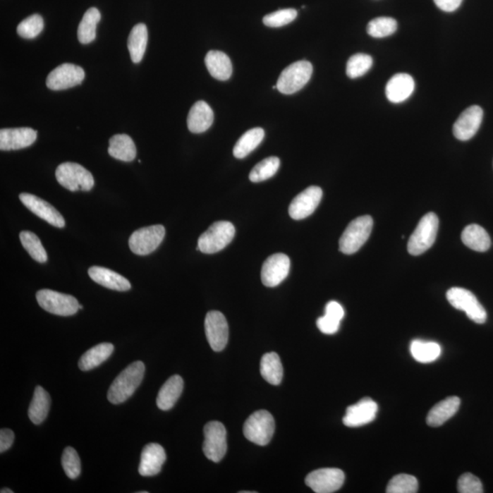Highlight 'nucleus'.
Returning <instances> with one entry per match:
<instances>
[{
	"instance_id": "f257e3e1",
	"label": "nucleus",
	"mask_w": 493,
	"mask_h": 493,
	"mask_svg": "<svg viewBox=\"0 0 493 493\" xmlns=\"http://www.w3.org/2000/svg\"><path fill=\"white\" fill-rule=\"evenodd\" d=\"M145 370L144 363L136 361L118 375L108 390L107 398L111 404H122L131 398L142 383Z\"/></svg>"
},
{
	"instance_id": "f03ea898",
	"label": "nucleus",
	"mask_w": 493,
	"mask_h": 493,
	"mask_svg": "<svg viewBox=\"0 0 493 493\" xmlns=\"http://www.w3.org/2000/svg\"><path fill=\"white\" fill-rule=\"evenodd\" d=\"M439 231V218L435 213L426 214L418 222L413 234L409 238L408 251L418 256L430 250L435 243Z\"/></svg>"
},
{
	"instance_id": "7ed1b4c3",
	"label": "nucleus",
	"mask_w": 493,
	"mask_h": 493,
	"mask_svg": "<svg viewBox=\"0 0 493 493\" xmlns=\"http://www.w3.org/2000/svg\"><path fill=\"white\" fill-rule=\"evenodd\" d=\"M373 224V219L370 216L358 217L350 222L340 238L341 252L347 255L358 252L370 237Z\"/></svg>"
},
{
	"instance_id": "20e7f679",
	"label": "nucleus",
	"mask_w": 493,
	"mask_h": 493,
	"mask_svg": "<svg viewBox=\"0 0 493 493\" xmlns=\"http://www.w3.org/2000/svg\"><path fill=\"white\" fill-rule=\"evenodd\" d=\"M236 229L232 223L217 221L198 238L197 250L213 254L225 249L235 237Z\"/></svg>"
},
{
	"instance_id": "39448f33",
	"label": "nucleus",
	"mask_w": 493,
	"mask_h": 493,
	"mask_svg": "<svg viewBox=\"0 0 493 493\" xmlns=\"http://www.w3.org/2000/svg\"><path fill=\"white\" fill-rule=\"evenodd\" d=\"M56 178L70 191H90L95 185L92 173L76 163H63L56 169Z\"/></svg>"
},
{
	"instance_id": "423d86ee",
	"label": "nucleus",
	"mask_w": 493,
	"mask_h": 493,
	"mask_svg": "<svg viewBox=\"0 0 493 493\" xmlns=\"http://www.w3.org/2000/svg\"><path fill=\"white\" fill-rule=\"evenodd\" d=\"M275 431V421L267 410H258L250 415L243 427L245 438L257 445L269 444Z\"/></svg>"
},
{
	"instance_id": "0eeeda50",
	"label": "nucleus",
	"mask_w": 493,
	"mask_h": 493,
	"mask_svg": "<svg viewBox=\"0 0 493 493\" xmlns=\"http://www.w3.org/2000/svg\"><path fill=\"white\" fill-rule=\"evenodd\" d=\"M312 74L311 63L307 61H296L282 71L276 86L281 94H296L308 83Z\"/></svg>"
},
{
	"instance_id": "6e6552de",
	"label": "nucleus",
	"mask_w": 493,
	"mask_h": 493,
	"mask_svg": "<svg viewBox=\"0 0 493 493\" xmlns=\"http://www.w3.org/2000/svg\"><path fill=\"white\" fill-rule=\"evenodd\" d=\"M37 302L46 312L60 316H71L80 310L75 297L52 290H40L36 293Z\"/></svg>"
},
{
	"instance_id": "1a4fd4ad",
	"label": "nucleus",
	"mask_w": 493,
	"mask_h": 493,
	"mask_svg": "<svg viewBox=\"0 0 493 493\" xmlns=\"http://www.w3.org/2000/svg\"><path fill=\"white\" fill-rule=\"evenodd\" d=\"M446 299L454 308L465 312L471 321L480 324L486 322L487 312L485 307L480 305L476 296L469 290L451 288L446 293Z\"/></svg>"
},
{
	"instance_id": "9d476101",
	"label": "nucleus",
	"mask_w": 493,
	"mask_h": 493,
	"mask_svg": "<svg viewBox=\"0 0 493 493\" xmlns=\"http://www.w3.org/2000/svg\"><path fill=\"white\" fill-rule=\"evenodd\" d=\"M166 229L162 225H153L138 229L129 238L130 250L136 255H149L162 243Z\"/></svg>"
},
{
	"instance_id": "9b49d317",
	"label": "nucleus",
	"mask_w": 493,
	"mask_h": 493,
	"mask_svg": "<svg viewBox=\"0 0 493 493\" xmlns=\"http://www.w3.org/2000/svg\"><path fill=\"white\" fill-rule=\"evenodd\" d=\"M203 451L209 461L219 462L227 452V431L224 425L212 421L204 427Z\"/></svg>"
},
{
	"instance_id": "f8f14e48",
	"label": "nucleus",
	"mask_w": 493,
	"mask_h": 493,
	"mask_svg": "<svg viewBox=\"0 0 493 493\" xmlns=\"http://www.w3.org/2000/svg\"><path fill=\"white\" fill-rule=\"evenodd\" d=\"M345 479L343 470L336 468H324L309 473L305 483L316 493H333L343 486Z\"/></svg>"
},
{
	"instance_id": "ddd939ff",
	"label": "nucleus",
	"mask_w": 493,
	"mask_h": 493,
	"mask_svg": "<svg viewBox=\"0 0 493 493\" xmlns=\"http://www.w3.org/2000/svg\"><path fill=\"white\" fill-rule=\"evenodd\" d=\"M85 78V73L82 67L64 63L49 74L46 85L52 91H61L80 85Z\"/></svg>"
},
{
	"instance_id": "4468645a",
	"label": "nucleus",
	"mask_w": 493,
	"mask_h": 493,
	"mask_svg": "<svg viewBox=\"0 0 493 493\" xmlns=\"http://www.w3.org/2000/svg\"><path fill=\"white\" fill-rule=\"evenodd\" d=\"M205 331L207 342L214 351H222L227 346L229 324L223 313L218 311L207 312L205 319Z\"/></svg>"
},
{
	"instance_id": "2eb2a0df",
	"label": "nucleus",
	"mask_w": 493,
	"mask_h": 493,
	"mask_svg": "<svg viewBox=\"0 0 493 493\" xmlns=\"http://www.w3.org/2000/svg\"><path fill=\"white\" fill-rule=\"evenodd\" d=\"M291 260L286 254L276 253L263 263L262 284L267 287H275L287 278L290 272Z\"/></svg>"
},
{
	"instance_id": "dca6fc26",
	"label": "nucleus",
	"mask_w": 493,
	"mask_h": 493,
	"mask_svg": "<svg viewBox=\"0 0 493 493\" xmlns=\"http://www.w3.org/2000/svg\"><path fill=\"white\" fill-rule=\"evenodd\" d=\"M322 197L321 188L312 185L306 188L291 201L289 207L291 218L296 220L308 218L317 209Z\"/></svg>"
},
{
	"instance_id": "f3484780",
	"label": "nucleus",
	"mask_w": 493,
	"mask_h": 493,
	"mask_svg": "<svg viewBox=\"0 0 493 493\" xmlns=\"http://www.w3.org/2000/svg\"><path fill=\"white\" fill-rule=\"evenodd\" d=\"M20 200L30 212L35 214L39 218L44 219L49 224L54 226L56 228L65 227V220L63 215L47 201L29 193H21Z\"/></svg>"
},
{
	"instance_id": "a211bd4d",
	"label": "nucleus",
	"mask_w": 493,
	"mask_h": 493,
	"mask_svg": "<svg viewBox=\"0 0 493 493\" xmlns=\"http://www.w3.org/2000/svg\"><path fill=\"white\" fill-rule=\"evenodd\" d=\"M483 111L477 105H473L465 110L454 123L455 138L461 141H468L476 135L482 125Z\"/></svg>"
},
{
	"instance_id": "6ab92c4d",
	"label": "nucleus",
	"mask_w": 493,
	"mask_h": 493,
	"mask_svg": "<svg viewBox=\"0 0 493 493\" xmlns=\"http://www.w3.org/2000/svg\"><path fill=\"white\" fill-rule=\"evenodd\" d=\"M378 406L374 400L365 398L347 408L343 422L346 427H358L371 423L377 417Z\"/></svg>"
},
{
	"instance_id": "aec40b11",
	"label": "nucleus",
	"mask_w": 493,
	"mask_h": 493,
	"mask_svg": "<svg viewBox=\"0 0 493 493\" xmlns=\"http://www.w3.org/2000/svg\"><path fill=\"white\" fill-rule=\"evenodd\" d=\"M37 139V131L29 127L0 130V149L2 151L20 150L30 147Z\"/></svg>"
},
{
	"instance_id": "412c9836",
	"label": "nucleus",
	"mask_w": 493,
	"mask_h": 493,
	"mask_svg": "<svg viewBox=\"0 0 493 493\" xmlns=\"http://www.w3.org/2000/svg\"><path fill=\"white\" fill-rule=\"evenodd\" d=\"M166 460V451L163 446L157 443H150L142 449L138 468L139 473L145 477L157 475L162 470Z\"/></svg>"
},
{
	"instance_id": "4be33fe9",
	"label": "nucleus",
	"mask_w": 493,
	"mask_h": 493,
	"mask_svg": "<svg viewBox=\"0 0 493 493\" xmlns=\"http://www.w3.org/2000/svg\"><path fill=\"white\" fill-rule=\"evenodd\" d=\"M90 278L96 284L102 285L107 289L126 291L131 289V284L123 276L104 268V267L94 266L89 269Z\"/></svg>"
},
{
	"instance_id": "5701e85b",
	"label": "nucleus",
	"mask_w": 493,
	"mask_h": 493,
	"mask_svg": "<svg viewBox=\"0 0 493 493\" xmlns=\"http://www.w3.org/2000/svg\"><path fill=\"white\" fill-rule=\"evenodd\" d=\"M415 90L413 78L407 73L394 75L386 87L387 99L394 104H399L410 97Z\"/></svg>"
},
{
	"instance_id": "b1692460",
	"label": "nucleus",
	"mask_w": 493,
	"mask_h": 493,
	"mask_svg": "<svg viewBox=\"0 0 493 493\" xmlns=\"http://www.w3.org/2000/svg\"><path fill=\"white\" fill-rule=\"evenodd\" d=\"M213 122V111L206 102H197L192 106L188 116L189 131L194 133L206 132L212 126Z\"/></svg>"
},
{
	"instance_id": "393cba45",
	"label": "nucleus",
	"mask_w": 493,
	"mask_h": 493,
	"mask_svg": "<svg viewBox=\"0 0 493 493\" xmlns=\"http://www.w3.org/2000/svg\"><path fill=\"white\" fill-rule=\"evenodd\" d=\"M183 389H184V381L181 376L175 375V376L170 377L158 392L157 407L164 411L171 409L181 398Z\"/></svg>"
},
{
	"instance_id": "a878e982",
	"label": "nucleus",
	"mask_w": 493,
	"mask_h": 493,
	"mask_svg": "<svg viewBox=\"0 0 493 493\" xmlns=\"http://www.w3.org/2000/svg\"><path fill=\"white\" fill-rule=\"evenodd\" d=\"M461 406L458 396H449L442 400L430 409L427 417V423L430 427H439L457 413Z\"/></svg>"
},
{
	"instance_id": "bb28decb",
	"label": "nucleus",
	"mask_w": 493,
	"mask_h": 493,
	"mask_svg": "<svg viewBox=\"0 0 493 493\" xmlns=\"http://www.w3.org/2000/svg\"><path fill=\"white\" fill-rule=\"evenodd\" d=\"M205 63L209 73L214 78L219 80H227L232 75V63L231 59L224 52L210 51L205 58Z\"/></svg>"
},
{
	"instance_id": "cd10ccee",
	"label": "nucleus",
	"mask_w": 493,
	"mask_h": 493,
	"mask_svg": "<svg viewBox=\"0 0 493 493\" xmlns=\"http://www.w3.org/2000/svg\"><path fill=\"white\" fill-rule=\"evenodd\" d=\"M462 243L477 252H485L491 248V238L485 229L477 224L467 226L461 233Z\"/></svg>"
},
{
	"instance_id": "c85d7f7f",
	"label": "nucleus",
	"mask_w": 493,
	"mask_h": 493,
	"mask_svg": "<svg viewBox=\"0 0 493 493\" xmlns=\"http://www.w3.org/2000/svg\"><path fill=\"white\" fill-rule=\"evenodd\" d=\"M108 153L111 157L123 162H132L136 157L135 142L127 135H116L110 139Z\"/></svg>"
},
{
	"instance_id": "c756f323",
	"label": "nucleus",
	"mask_w": 493,
	"mask_h": 493,
	"mask_svg": "<svg viewBox=\"0 0 493 493\" xmlns=\"http://www.w3.org/2000/svg\"><path fill=\"white\" fill-rule=\"evenodd\" d=\"M114 346L110 343H102L83 353L79 361V368L82 371H90L99 367L110 358Z\"/></svg>"
},
{
	"instance_id": "7c9ffc66",
	"label": "nucleus",
	"mask_w": 493,
	"mask_h": 493,
	"mask_svg": "<svg viewBox=\"0 0 493 493\" xmlns=\"http://www.w3.org/2000/svg\"><path fill=\"white\" fill-rule=\"evenodd\" d=\"M51 407V396L42 387H37L29 408V418L33 424L39 425L47 418Z\"/></svg>"
},
{
	"instance_id": "2f4dec72",
	"label": "nucleus",
	"mask_w": 493,
	"mask_h": 493,
	"mask_svg": "<svg viewBox=\"0 0 493 493\" xmlns=\"http://www.w3.org/2000/svg\"><path fill=\"white\" fill-rule=\"evenodd\" d=\"M148 42V30L145 24L135 25L130 33L128 49L133 63H139L144 58Z\"/></svg>"
},
{
	"instance_id": "473e14b6",
	"label": "nucleus",
	"mask_w": 493,
	"mask_h": 493,
	"mask_svg": "<svg viewBox=\"0 0 493 493\" xmlns=\"http://www.w3.org/2000/svg\"><path fill=\"white\" fill-rule=\"evenodd\" d=\"M260 374L267 382L278 386L284 377V367L280 356L276 353H265L260 361Z\"/></svg>"
},
{
	"instance_id": "72a5a7b5",
	"label": "nucleus",
	"mask_w": 493,
	"mask_h": 493,
	"mask_svg": "<svg viewBox=\"0 0 493 493\" xmlns=\"http://www.w3.org/2000/svg\"><path fill=\"white\" fill-rule=\"evenodd\" d=\"M264 130L260 128V127L250 129L245 133L235 145L234 157L238 159H243V158L249 156L251 152L259 147L264 138Z\"/></svg>"
},
{
	"instance_id": "f704fd0d",
	"label": "nucleus",
	"mask_w": 493,
	"mask_h": 493,
	"mask_svg": "<svg viewBox=\"0 0 493 493\" xmlns=\"http://www.w3.org/2000/svg\"><path fill=\"white\" fill-rule=\"evenodd\" d=\"M101 13L96 8H89L83 15L78 28V39L83 44H88L96 38V28L100 23Z\"/></svg>"
},
{
	"instance_id": "c9c22d12",
	"label": "nucleus",
	"mask_w": 493,
	"mask_h": 493,
	"mask_svg": "<svg viewBox=\"0 0 493 493\" xmlns=\"http://www.w3.org/2000/svg\"><path fill=\"white\" fill-rule=\"evenodd\" d=\"M410 352L415 361L429 364L440 356L442 347L435 342H426L422 340H414L410 345Z\"/></svg>"
},
{
	"instance_id": "e433bc0d",
	"label": "nucleus",
	"mask_w": 493,
	"mask_h": 493,
	"mask_svg": "<svg viewBox=\"0 0 493 493\" xmlns=\"http://www.w3.org/2000/svg\"><path fill=\"white\" fill-rule=\"evenodd\" d=\"M20 243L30 257L36 262L45 263L48 260L47 252L42 246L38 236L30 231H23L20 234Z\"/></svg>"
},
{
	"instance_id": "4c0bfd02",
	"label": "nucleus",
	"mask_w": 493,
	"mask_h": 493,
	"mask_svg": "<svg viewBox=\"0 0 493 493\" xmlns=\"http://www.w3.org/2000/svg\"><path fill=\"white\" fill-rule=\"evenodd\" d=\"M281 161L278 157H271L265 158L262 162L257 164L250 173V181L259 183L272 178L277 173L280 167Z\"/></svg>"
},
{
	"instance_id": "58836bf2",
	"label": "nucleus",
	"mask_w": 493,
	"mask_h": 493,
	"mask_svg": "<svg viewBox=\"0 0 493 493\" xmlns=\"http://www.w3.org/2000/svg\"><path fill=\"white\" fill-rule=\"evenodd\" d=\"M398 23L389 17H380L371 20L367 25V33L373 38H384L395 33Z\"/></svg>"
},
{
	"instance_id": "ea45409f",
	"label": "nucleus",
	"mask_w": 493,
	"mask_h": 493,
	"mask_svg": "<svg viewBox=\"0 0 493 493\" xmlns=\"http://www.w3.org/2000/svg\"><path fill=\"white\" fill-rule=\"evenodd\" d=\"M373 66V59L364 54L353 55L347 61L346 74L349 78L356 79L365 75Z\"/></svg>"
},
{
	"instance_id": "a19ab883",
	"label": "nucleus",
	"mask_w": 493,
	"mask_h": 493,
	"mask_svg": "<svg viewBox=\"0 0 493 493\" xmlns=\"http://www.w3.org/2000/svg\"><path fill=\"white\" fill-rule=\"evenodd\" d=\"M418 482L415 477L408 474H398L390 480L387 485L389 493H415L418 492Z\"/></svg>"
},
{
	"instance_id": "79ce46f5",
	"label": "nucleus",
	"mask_w": 493,
	"mask_h": 493,
	"mask_svg": "<svg viewBox=\"0 0 493 493\" xmlns=\"http://www.w3.org/2000/svg\"><path fill=\"white\" fill-rule=\"evenodd\" d=\"M44 28V21L42 16L38 14H34L32 16L25 18L21 21L17 28L18 35L24 39H34L39 36Z\"/></svg>"
},
{
	"instance_id": "37998d69",
	"label": "nucleus",
	"mask_w": 493,
	"mask_h": 493,
	"mask_svg": "<svg viewBox=\"0 0 493 493\" xmlns=\"http://www.w3.org/2000/svg\"><path fill=\"white\" fill-rule=\"evenodd\" d=\"M61 465L66 475L71 480L77 479L80 476L82 466L78 454L71 446H67L64 449L63 458H61Z\"/></svg>"
},
{
	"instance_id": "c03bdc74",
	"label": "nucleus",
	"mask_w": 493,
	"mask_h": 493,
	"mask_svg": "<svg viewBox=\"0 0 493 493\" xmlns=\"http://www.w3.org/2000/svg\"><path fill=\"white\" fill-rule=\"evenodd\" d=\"M298 15L296 9L285 8L267 15L263 18V23L271 28H280L293 23Z\"/></svg>"
},
{
	"instance_id": "a18cd8bd",
	"label": "nucleus",
	"mask_w": 493,
	"mask_h": 493,
	"mask_svg": "<svg viewBox=\"0 0 493 493\" xmlns=\"http://www.w3.org/2000/svg\"><path fill=\"white\" fill-rule=\"evenodd\" d=\"M458 492L461 493H482V483L479 477L473 474L464 473L458 480Z\"/></svg>"
},
{
	"instance_id": "49530a36",
	"label": "nucleus",
	"mask_w": 493,
	"mask_h": 493,
	"mask_svg": "<svg viewBox=\"0 0 493 493\" xmlns=\"http://www.w3.org/2000/svg\"><path fill=\"white\" fill-rule=\"evenodd\" d=\"M341 321L331 317L330 315H324L317 320L319 330L324 334H334L339 330Z\"/></svg>"
},
{
	"instance_id": "de8ad7c7",
	"label": "nucleus",
	"mask_w": 493,
	"mask_h": 493,
	"mask_svg": "<svg viewBox=\"0 0 493 493\" xmlns=\"http://www.w3.org/2000/svg\"><path fill=\"white\" fill-rule=\"evenodd\" d=\"M14 442L13 431L8 429H2L0 430V452L7 451L11 448Z\"/></svg>"
},
{
	"instance_id": "09e8293b",
	"label": "nucleus",
	"mask_w": 493,
	"mask_h": 493,
	"mask_svg": "<svg viewBox=\"0 0 493 493\" xmlns=\"http://www.w3.org/2000/svg\"><path fill=\"white\" fill-rule=\"evenodd\" d=\"M325 315L342 321L343 316H345V311H343V308L339 303L336 302V300H331L325 307Z\"/></svg>"
},
{
	"instance_id": "8fccbe9b",
	"label": "nucleus",
	"mask_w": 493,
	"mask_h": 493,
	"mask_svg": "<svg viewBox=\"0 0 493 493\" xmlns=\"http://www.w3.org/2000/svg\"><path fill=\"white\" fill-rule=\"evenodd\" d=\"M463 0H434L437 7L443 11L452 12L460 8Z\"/></svg>"
},
{
	"instance_id": "3c124183",
	"label": "nucleus",
	"mask_w": 493,
	"mask_h": 493,
	"mask_svg": "<svg viewBox=\"0 0 493 493\" xmlns=\"http://www.w3.org/2000/svg\"><path fill=\"white\" fill-rule=\"evenodd\" d=\"M1 493H13V491L11 489H2L1 491H0Z\"/></svg>"
},
{
	"instance_id": "603ef678",
	"label": "nucleus",
	"mask_w": 493,
	"mask_h": 493,
	"mask_svg": "<svg viewBox=\"0 0 493 493\" xmlns=\"http://www.w3.org/2000/svg\"><path fill=\"white\" fill-rule=\"evenodd\" d=\"M82 309H83V305H80V310H82Z\"/></svg>"
}]
</instances>
